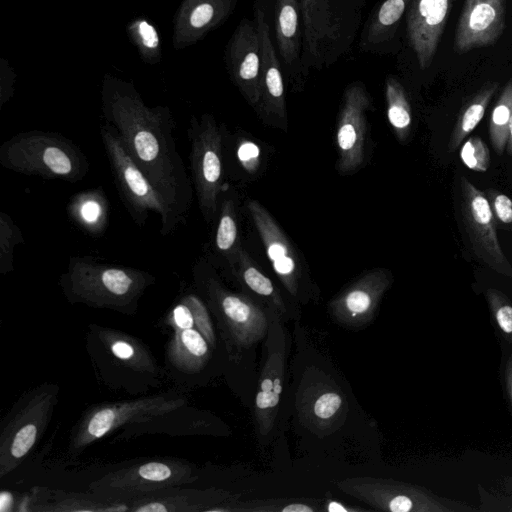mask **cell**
I'll return each instance as SVG.
<instances>
[{
  "label": "cell",
  "mask_w": 512,
  "mask_h": 512,
  "mask_svg": "<svg viewBox=\"0 0 512 512\" xmlns=\"http://www.w3.org/2000/svg\"><path fill=\"white\" fill-rule=\"evenodd\" d=\"M105 122L130 156L185 224L193 202L190 180L178 152L176 123L167 106H148L133 82L106 74L101 87Z\"/></svg>",
  "instance_id": "1"
},
{
  "label": "cell",
  "mask_w": 512,
  "mask_h": 512,
  "mask_svg": "<svg viewBox=\"0 0 512 512\" xmlns=\"http://www.w3.org/2000/svg\"><path fill=\"white\" fill-rule=\"evenodd\" d=\"M155 281L154 275L141 269L100 262L91 256H72L59 285L70 303L131 314Z\"/></svg>",
  "instance_id": "2"
},
{
  "label": "cell",
  "mask_w": 512,
  "mask_h": 512,
  "mask_svg": "<svg viewBox=\"0 0 512 512\" xmlns=\"http://www.w3.org/2000/svg\"><path fill=\"white\" fill-rule=\"evenodd\" d=\"M194 283L216 317L229 359L241 363L251 357L267 335L270 309L245 293L227 289L203 259L195 263Z\"/></svg>",
  "instance_id": "3"
},
{
  "label": "cell",
  "mask_w": 512,
  "mask_h": 512,
  "mask_svg": "<svg viewBox=\"0 0 512 512\" xmlns=\"http://www.w3.org/2000/svg\"><path fill=\"white\" fill-rule=\"evenodd\" d=\"M0 164L15 173L76 183L89 171L82 149L64 135L43 130L15 134L0 146Z\"/></svg>",
  "instance_id": "4"
},
{
  "label": "cell",
  "mask_w": 512,
  "mask_h": 512,
  "mask_svg": "<svg viewBox=\"0 0 512 512\" xmlns=\"http://www.w3.org/2000/svg\"><path fill=\"white\" fill-rule=\"evenodd\" d=\"M303 24L302 73L334 64L353 43L366 0H299Z\"/></svg>",
  "instance_id": "5"
},
{
  "label": "cell",
  "mask_w": 512,
  "mask_h": 512,
  "mask_svg": "<svg viewBox=\"0 0 512 512\" xmlns=\"http://www.w3.org/2000/svg\"><path fill=\"white\" fill-rule=\"evenodd\" d=\"M284 323L276 312L270 310V325L263 340L261 368L253 404L254 430L260 445H267L284 422L291 346Z\"/></svg>",
  "instance_id": "6"
},
{
  "label": "cell",
  "mask_w": 512,
  "mask_h": 512,
  "mask_svg": "<svg viewBox=\"0 0 512 512\" xmlns=\"http://www.w3.org/2000/svg\"><path fill=\"white\" fill-rule=\"evenodd\" d=\"M100 136L119 197L134 223L143 227L153 212L160 218L162 236L176 231L181 225L177 215L134 162L116 130L105 122Z\"/></svg>",
  "instance_id": "7"
},
{
  "label": "cell",
  "mask_w": 512,
  "mask_h": 512,
  "mask_svg": "<svg viewBox=\"0 0 512 512\" xmlns=\"http://www.w3.org/2000/svg\"><path fill=\"white\" fill-rule=\"evenodd\" d=\"M343 493L378 511L477 512L466 502L435 494L426 487L378 477H350L337 482Z\"/></svg>",
  "instance_id": "8"
},
{
  "label": "cell",
  "mask_w": 512,
  "mask_h": 512,
  "mask_svg": "<svg viewBox=\"0 0 512 512\" xmlns=\"http://www.w3.org/2000/svg\"><path fill=\"white\" fill-rule=\"evenodd\" d=\"M196 478L191 463L178 458H157L110 472L91 483L90 489L99 499L130 503Z\"/></svg>",
  "instance_id": "9"
},
{
  "label": "cell",
  "mask_w": 512,
  "mask_h": 512,
  "mask_svg": "<svg viewBox=\"0 0 512 512\" xmlns=\"http://www.w3.org/2000/svg\"><path fill=\"white\" fill-rule=\"evenodd\" d=\"M187 135L192 183L199 209L204 220L211 222L223 192V132L214 116L204 113L199 117L191 116Z\"/></svg>",
  "instance_id": "10"
},
{
  "label": "cell",
  "mask_w": 512,
  "mask_h": 512,
  "mask_svg": "<svg viewBox=\"0 0 512 512\" xmlns=\"http://www.w3.org/2000/svg\"><path fill=\"white\" fill-rule=\"evenodd\" d=\"M56 384L33 389L18 403L0 434V477L11 473L26 458L45 431L58 401Z\"/></svg>",
  "instance_id": "11"
},
{
  "label": "cell",
  "mask_w": 512,
  "mask_h": 512,
  "mask_svg": "<svg viewBox=\"0 0 512 512\" xmlns=\"http://www.w3.org/2000/svg\"><path fill=\"white\" fill-rule=\"evenodd\" d=\"M185 403L186 400L181 397L152 395L98 405L89 410L78 424L71 448L80 451L125 424L168 414Z\"/></svg>",
  "instance_id": "12"
},
{
  "label": "cell",
  "mask_w": 512,
  "mask_h": 512,
  "mask_svg": "<svg viewBox=\"0 0 512 512\" xmlns=\"http://www.w3.org/2000/svg\"><path fill=\"white\" fill-rule=\"evenodd\" d=\"M294 399L300 424L318 437L336 432L347 419V394L321 370L302 373Z\"/></svg>",
  "instance_id": "13"
},
{
  "label": "cell",
  "mask_w": 512,
  "mask_h": 512,
  "mask_svg": "<svg viewBox=\"0 0 512 512\" xmlns=\"http://www.w3.org/2000/svg\"><path fill=\"white\" fill-rule=\"evenodd\" d=\"M460 190L461 214L474 254L495 272L512 278V266L501 249L488 198L465 176L461 177Z\"/></svg>",
  "instance_id": "14"
},
{
  "label": "cell",
  "mask_w": 512,
  "mask_h": 512,
  "mask_svg": "<svg viewBox=\"0 0 512 512\" xmlns=\"http://www.w3.org/2000/svg\"><path fill=\"white\" fill-rule=\"evenodd\" d=\"M392 281L391 274L383 269L366 273L329 302L331 319L346 329H363L374 320Z\"/></svg>",
  "instance_id": "15"
},
{
  "label": "cell",
  "mask_w": 512,
  "mask_h": 512,
  "mask_svg": "<svg viewBox=\"0 0 512 512\" xmlns=\"http://www.w3.org/2000/svg\"><path fill=\"white\" fill-rule=\"evenodd\" d=\"M225 61L233 83L250 105L258 106L262 49L255 19H241L226 46Z\"/></svg>",
  "instance_id": "16"
},
{
  "label": "cell",
  "mask_w": 512,
  "mask_h": 512,
  "mask_svg": "<svg viewBox=\"0 0 512 512\" xmlns=\"http://www.w3.org/2000/svg\"><path fill=\"white\" fill-rule=\"evenodd\" d=\"M370 104V96L362 82L355 81L347 86L337 126V167L340 173H352L364 161L366 113Z\"/></svg>",
  "instance_id": "17"
},
{
  "label": "cell",
  "mask_w": 512,
  "mask_h": 512,
  "mask_svg": "<svg viewBox=\"0 0 512 512\" xmlns=\"http://www.w3.org/2000/svg\"><path fill=\"white\" fill-rule=\"evenodd\" d=\"M247 208L275 274L287 293L295 300L300 301L302 298V270L292 244L261 203L249 200Z\"/></svg>",
  "instance_id": "18"
},
{
  "label": "cell",
  "mask_w": 512,
  "mask_h": 512,
  "mask_svg": "<svg viewBox=\"0 0 512 512\" xmlns=\"http://www.w3.org/2000/svg\"><path fill=\"white\" fill-rule=\"evenodd\" d=\"M453 0H412L406 11V35L421 70L434 59Z\"/></svg>",
  "instance_id": "19"
},
{
  "label": "cell",
  "mask_w": 512,
  "mask_h": 512,
  "mask_svg": "<svg viewBox=\"0 0 512 512\" xmlns=\"http://www.w3.org/2000/svg\"><path fill=\"white\" fill-rule=\"evenodd\" d=\"M506 0H465L454 37V51L466 53L497 41L505 28Z\"/></svg>",
  "instance_id": "20"
},
{
  "label": "cell",
  "mask_w": 512,
  "mask_h": 512,
  "mask_svg": "<svg viewBox=\"0 0 512 512\" xmlns=\"http://www.w3.org/2000/svg\"><path fill=\"white\" fill-rule=\"evenodd\" d=\"M238 0H182L173 21L172 44L181 50L194 45L222 25Z\"/></svg>",
  "instance_id": "21"
},
{
  "label": "cell",
  "mask_w": 512,
  "mask_h": 512,
  "mask_svg": "<svg viewBox=\"0 0 512 512\" xmlns=\"http://www.w3.org/2000/svg\"><path fill=\"white\" fill-rule=\"evenodd\" d=\"M254 1V19L257 23L262 49L261 61V110L268 115L286 117L284 83L280 58L271 39L270 23L262 0Z\"/></svg>",
  "instance_id": "22"
},
{
  "label": "cell",
  "mask_w": 512,
  "mask_h": 512,
  "mask_svg": "<svg viewBox=\"0 0 512 512\" xmlns=\"http://www.w3.org/2000/svg\"><path fill=\"white\" fill-rule=\"evenodd\" d=\"M230 268L245 294L276 312L284 322L299 320V309L288 304L271 279L259 270L244 250H239Z\"/></svg>",
  "instance_id": "23"
},
{
  "label": "cell",
  "mask_w": 512,
  "mask_h": 512,
  "mask_svg": "<svg viewBox=\"0 0 512 512\" xmlns=\"http://www.w3.org/2000/svg\"><path fill=\"white\" fill-rule=\"evenodd\" d=\"M231 499L224 491L181 490L176 487L156 491L130 502L133 512L207 511Z\"/></svg>",
  "instance_id": "24"
},
{
  "label": "cell",
  "mask_w": 512,
  "mask_h": 512,
  "mask_svg": "<svg viewBox=\"0 0 512 512\" xmlns=\"http://www.w3.org/2000/svg\"><path fill=\"white\" fill-rule=\"evenodd\" d=\"M274 28L283 67L290 75L301 74L303 24L299 0H275Z\"/></svg>",
  "instance_id": "25"
},
{
  "label": "cell",
  "mask_w": 512,
  "mask_h": 512,
  "mask_svg": "<svg viewBox=\"0 0 512 512\" xmlns=\"http://www.w3.org/2000/svg\"><path fill=\"white\" fill-rule=\"evenodd\" d=\"M411 1L383 0L366 21L360 37V50L376 54L389 52Z\"/></svg>",
  "instance_id": "26"
},
{
  "label": "cell",
  "mask_w": 512,
  "mask_h": 512,
  "mask_svg": "<svg viewBox=\"0 0 512 512\" xmlns=\"http://www.w3.org/2000/svg\"><path fill=\"white\" fill-rule=\"evenodd\" d=\"M66 210L72 223L85 234L96 237L105 232L109 204L102 188H91L74 194Z\"/></svg>",
  "instance_id": "27"
},
{
  "label": "cell",
  "mask_w": 512,
  "mask_h": 512,
  "mask_svg": "<svg viewBox=\"0 0 512 512\" xmlns=\"http://www.w3.org/2000/svg\"><path fill=\"white\" fill-rule=\"evenodd\" d=\"M167 346V358L178 370L193 374L200 372L211 357V346L195 328L176 329Z\"/></svg>",
  "instance_id": "28"
},
{
  "label": "cell",
  "mask_w": 512,
  "mask_h": 512,
  "mask_svg": "<svg viewBox=\"0 0 512 512\" xmlns=\"http://www.w3.org/2000/svg\"><path fill=\"white\" fill-rule=\"evenodd\" d=\"M96 334L108 352L125 367L139 373L156 371L153 355L137 338L105 327H96Z\"/></svg>",
  "instance_id": "29"
},
{
  "label": "cell",
  "mask_w": 512,
  "mask_h": 512,
  "mask_svg": "<svg viewBox=\"0 0 512 512\" xmlns=\"http://www.w3.org/2000/svg\"><path fill=\"white\" fill-rule=\"evenodd\" d=\"M166 323L173 329H197L212 349L216 346V334L207 304L195 293L183 294L171 308Z\"/></svg>",
  "instance_id": "30"
},
{
  "label": "cell",
  "mask_w": 512,
  "mask_h": 512,
  "mask_svg": "<svg viewBox=\"0 0 512 512\" xmlns=\"http://www.w3.org/2000/svg\"><path fill=\"white\" fill-rule=\"evenodd\" d=\"M324 510L321 501L314 498H270L247 501H232L218 504L209 512H320Z\"/></svg>",
  "instance_id": "31"
},
{
  "label": "cell",
  "mask_w": 512,
  "mask_h": 512,
  "mask_svg": "<svg viewBox=\"0 0 512 512\" xmlns=\"http://www.w3.org/2000/svg\"><path fill=\"white\" fill-rule=\"evenodd\" d=\"M498 86L497 82L486 83L463 105L448 142V152H454L479 124Z\"/></svg>",
  "instance_id": "32"
},
{
  "label": "cell",
  "mask_w": 512,
  "mask_h": 512,
  "mask_svg": "<svg viewBox=\"0 0 512 512\" xmlns=\"http://www.w3.org/2000/svg\"><path fill=\"white\" fill-rule=\"evenodd\" d=\"M217 213L218 219L213 238L214 250L231 267L241 249L238 241L237 211L233 198L220 196Z\"/></svg>",
  "instance_id": "33"
},
{
  "label": "cell",
  "mask_w": 512,
  "mask_h": 512,
  "mask_svg": "<svg viewBox=\"0 0 512 512\" xmlns=\"http://www.w3.org/2000/svg\"><path fill=\"white\" fill-rule=\"evenodd\" d=\"M385 97L389 123L398 140L404 142L411 130V107L403 85L394 76L385 80Z\"/></svg>",
  "instance_id": "34"
},
{
  "label": "cell",
  "mask_w": 512,
  "mask_h": 512,
  "mask_svg": "<svg viewBox=\"0 0 512 512\" xmlns=\"http://www.w3.org/2000/svg\"><path fill=\"white\" fill-rule=\"evenodd\" d=\"M127 35L145 63L154 65L160 62L161 39L153 23L143 17L135 18L127 25Z\"/></svg>",
  "instance_id": "35"
},
{
  "label": "cell",
  "mask_w": 512,
  "mask_h": 512,
  "mask_svg": "<svg viewBox=\"0 0 512 512\" xmlns=\"http://www.w3.org/2000/svg\"><path fill=\"white\" fill-rule=\"evenodd\" d=\"M512 116V79L504 86L489 121V137L494 150L502 155L506 150L508 126Z\"/></svg>",
  "instance_id": "36"
},
{
  "label": "cell",
  "mask_w": 512,
  "mask_h": 512,
  "mask_svg": "<svg viewBox=\"0 0 512 512\" xmlns=\"http://www.w3.org/2000/svg\"><path fill=\"white\" fill-rule=\"evenodd\" d=\"M130 503L120 501H106L96 496L64 495L58 496L50 506L40 511H102L116 512L129 511Z\"/></svg>",
  "instance_id": "37"
},
{
  "label": "cell",
  "mask_w": 512,
  "mask_h": 512,
  "mask_svg": "<svg viewBox=\"0 0 512 512\" xmlns=\"http://www.w3.org/2000/svg\"><path fill=\"white\" fill-rule=\"evenodd\" d=\"M25 242L24 235L11 216L0 212V273L5 275L14 270V252Z\"/></svg>",
  "instance_id": "38"
},
{
  "label": "cell",
  "mask_w": 512,
  "mask_h": 512,
  "mask_svg": "<svg viewBox=\"0 0 512 512\" xmlns=\"http://www.w3.org/2000/svg\"><path fill=\"white\" fill-rule=\"evenodd\" d=\"M485 298L501 334L512 344V303L503 292L494 288L485 291Z\"/></svg>",
  "instance_id": "39"
},
{
  "label": "cell",
  "mask_w": 512,
  "mask_h": 512,
  "mask_svg": "<svg viewBox=\"0 0 512 512\" xmlns=\"http://www.w3.org/2000/svg\"><path fill=\"white\" fill-rule=\"evenodd\" d=\"M462 162L471 170L485 172L490 166V151L482 138L470 137L460 150Z\"/></svg>",
  "instance_id": "40"
},
{
  "label": "cell",
  "mask_w": 512,
  "mask_h": 512,
  "mask_svg": "<svg viewBox=\"0 0 512 512\" xmlns=\"http://www.w3.org/2000/svg\"><path fill=\"white\" fill-rule=\"evenodd\" d=\"M477 493L480 500L479 511L512 512V495L488 491L481 484L477 485Z\"/></svg>",
  "instance_id": "41"
},
{
  "label": "cell",
  "mask_w": 512,
  "mask_h": 512,
  "mask_svg": "<svg viewBox=\"0 0 512 512\" xmlns=\"http://www.w3.org/2000/svg\"><path fill=\"white\" fill-rule=\"evenodd\" d=\"M490 200L494 217L504 224L512 223V200L497 191H491Z\"/></svg>",
  "instance_id": "42"
},
{
  "label": "cell",
  "mask_w": 512,
  "mask_h": 512,
  "mask_svg": "<svg viewBox=\"0 0 512 512\" xmlns=\"http://www.w3.org/2000/svg\"><path fill=\"white\" fill-rule=\"evenodd\" d=\"M259 147L250 141H242L237 149V158L247 172H254L259 165Z\"/></svg>",
  "instance_id": "43"
},
{
  "label": "cell",
  "mask_w": 512,
  "mask_h": 512,
  "mask_svg": "<svg viewBox=\"0 0 512 512\" xmlns=\"http://www.w3.org/2000/svg\"><path fill=\"white\" fill-rule=\"evenodd\" d=\"M0 108L7 103L14 93L15 73L9 64L1 60Z\"/></svg>",
  "instance_id": "44"
},
{
  "label": "cell",
  "mask_w": 512,
  "mask_h": 512,
  "mask_svg": "<svg viewBox=\"0 0 512 512\" xmlns=\"http://www.w3.org/2000/svg\"><path fill=\"white\" fill-rule=\"evenodd\" d=\"M14 507V496L11 492L3 490L0 493V512H10Z\"/></svg>",
  "instance_id": "45"
},
{
  "label": "cell",
  "mask_w": 512,
  "mask_h": 512,
  "mask_svg": "<svg viewBox=\"0 0 512 512\" xmlns=\"http://www.w3.org/2000/svg\"><path fill=\"white\" fill-rule=\"evenodd\" d=\"M505 383H506V390L507 395L511 404L512 408V353L508 357V360L506 362L505 366Z\"/></svg>",
  "instance_id": "46"
},
{
  "label": "cell",
  "mask_w": 512,
  "mask_h": 512,
  "mask_svg": "<svg viewBox=\"0 0 512 512\" xmlns=\"http://www.w3.org/2000/svg\"><path fill=\"white\" fill-rule=\"evenodd\" d=\"M324 510L326 511H330V512H333V511H353V512H357V511H363L362 508H355V507H346V506H343L342 503H339V502H336V501H328V502H324Z\"/></svg>",
  "instance_id": "47"
},
{
  "label": "cell",
  "mask_w": 512,
  "mask_h": 512,
  "mask_svg": "<svg viewBox=\"0 0 512 512\" xmlns=\"http://www.w3.org/2000/svg\"><path fill=\"white\" fill-rule=\"evenodd\" d=\"M506 151L509 155H512V116H511L509 126H508Z\"/></svg>",
  "instance_id": "48"
},
{
  "label": "cell",
  "mask_w": 512,
  "mask_h": 512,
  "mask_svg": "<svg viewBox=\"0 0 512 512\" xmlns=\"http://www.w3.org/2000/svg\"><path fill=\"white\" fill-rule=\"evenodd\" d=\"M504 483H505L506 490L511 492L512 491V477L505 478Z\"/></svg>",
  "instance_id": "49"
}]
</instances>
